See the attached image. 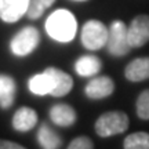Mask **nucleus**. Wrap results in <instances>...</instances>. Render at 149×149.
Returning a JSON list of instances; mask_svg holds the SVG:
<instances>
[{"instance_id": "obj_1", "label": "nucleus", "mask_w": 149, "mask_h": 149, "mask_svg": "<svg viewBox=\"0 0 149 149\" xmlns=\"http://www.w3.org/2000/svg\"><path fill=\"white\" fill-rule=\"evenodd\" d=\"M46 31L48 36L61 43H68L76 35L77 22L74 15L68 10H57L46 21Z\"/></svg>"}, {"instance_id": "obj_2", "label": "nucleus", "mask_w": 149, "mask_h": 149, "mask_svg": "<svg viewBox=\"0 0 149 149\" xmlns=\"http://www.w3.org/2000/svg\"><path fill=\"white\" fill-rule=\"evenodd\" d=\"M128 128V116L123 112H107L97 119L95 133L102 137H112L115 134H122Z\"/></svg>"}, {"instance_id": "obj_3", "label": "nucleus", "mask_w": 149, "mask_h": 149, "mask_svg": "<svg viewBox=\"0 0 149 149\" xmlns=\"http://www.w3.org/2000/svg\"><path fill=\"white\" fill-rule=\"evenodd\" d=\"M108 36H109V29L102 22L97 19H90L81 28L80 39L87 50L97 51L104 46H107Z\"/></svg>"}, {"instance_id": "obj_4", "label": "nucleus", "mask_w": 149, "mask_h": 149, "mask_svg": "<svg viewBox=\"0 0 149 149\" xmlns=\"http://www.w3.org/2000/svg\"><path fill=\"white\" fill-rule=\"evenodd\" d=\"M39 42H40V35H39V31L36 28L25 26L11 39L10 48L14 55L25 57L36 50L39 46Z\"/></svg>"}, {"instance_id": "obj_5", "label": "nucleus", "mask_w": 149, "mask_h": 149, "mask_svg": "<svg viewBox=\"0 0 149 149\" xmlns=\"http://www.w3.org/2000/svg\"><path fill=\"white\" fill-rule=\"evenodd\" d=\"M108 53L115 57H123L130 53V43L127 36V26L122 21H113L109 26V36L107 42Z\"/></svg>"}, {"instance_id": "obj_6", "label": "nucleus", "mask_w": 149, "mask_h": 149, "mask_svg": "<svg viewBox=\"0 0 149 149\" xmlns=\"http://www.w3.org/2000/svg\"><path fill=\"white\" fill-rule=\"evenodd\" d=\"M128 43L131 47H142L149 42V15L135 17L127 26Z\"/></svg>"}, {"instance_id": "obj_7", "label": "nucleus", "mask_w": 149, "mask_h": 149, "mask_svg": "<svg viewBox=\"0 0 149 149\" xmlns=\"http://www.w3.org/2000/svg\"><path fill=\"white\" fill-rule=\"evenodd\" d=\"M31 0H0L1 21L13 24L26 14Z\"/></svg>"}, {"instance_id": "obj_8", "label": "nucleus", "mask_w": 149, "mask_h": 149, "mask_svg": "<svg viewBox=\"0 0 149 149\" xmlns=\"http://www.w3.org/2000/svg\"><path fill=\"white\" fill-rule=\"evenodd\" d=\"M115 91V83L108 76H97L87 83L84 88L86 95L91 100H102Z\"/></svg>"}, {"instance_id": "obj_9", "label": "nucleus", "mask_w": 149, "mask_h": 149, "mask_svg": "<svg viewBox=\"0 0 149 149\" xmlns=\"http://www.w3.org/2000/svg\"><path fill=\"white\" fill-rule=\"evenodd\" d=\"M53 79V90L50 95L53 97H64L73 88V79L64 70L58 68H47Z\"/></svg>"}, {"instance_id": "obj_10", "label": "nucleus", "mask_w": 149, "mask_h": 149, "mask_svg": "<svg viewBox=\"0 0 149 149\" xmlns=\"http://www.w3.org/2000/svg\"><path fill=\"white\" fill-rule=\"evenodd\" d=\"M37 124V113L29 107H22L13 117V127L19 133H26Z\"/></svg>"}, {"instance_id": "obj_11", "label": "nucleus", "mask_w": 149, "mask_h": 149, "mask_svg": "<svg viewBox=\"0 0 149 149\" xmlns=\"http://www.w3.org/2000/svg\"><path fill=\"white\" fill-rule=\"evenodd\" d=\"M50 119L59 127H69L76 122V112L68 104H57L50 109Z\"/></svg>"}, {"instance_id": "obj_12", "label": "nucleus", "mask_w": 149, "mask_h": 149, "mask_svg": "<svg viewBox=\"0 0 149 149\" xmlns=\"http://www.w3.org/2000/svg\"><path fill=\"white\" fill-rule=\"evenodd\" d=\"M126 79L130 81H142L149 79V57L133 59L124 69Z\"/></svg>"}, {"instance_id": "obj_13", "label": "nucleus", "mask_w": 149, "mask_h": 149, "mask_svg": "<svg viewBox=\"0 0 149 149\" xmlns=\"http://www.w3.org/2000/svg\"><path fill=\"white\" fill-rule=\"evenodd\" d=\"M29 90L31 93L36 94V95H46V94H51L53 90V79L51 74L47 69L42 72V73L33 74L29 79Z\"/></svg>"}, {"instance_id": "obj_14", "label": "nucleus", "mask_w": 149, "mask_h": 149, "mask_svg": "<svg viewBox=\"0 0 149 149\" xmlns=\"http://www.w3.org/2000/svg\"><path fill=\"white\" fill-rule=\"evenodd\" d=\"M101 59L95 57V55H83L74 64V70L77 72V74L83 76V77L94 76L101 70Z\"/></svg>"}, {"instance_id": "obj_15", "label": "nucleus", "mask_w": 149, "mask_h": 149, "mask_svg": "<svg viewBox=\"0 0 149 149\" xmlns=\"http://www.w3.org/2000/svg\"><path fill=\"white\" fill-rule=\"evenodd\" d=\"M15 80L8 74H0V107L10 108L15 100Z\"/></svg>"}, {"instance_id": "obj_16", "label": "nucleus", "mask_w": 149, "mask_h": 149, "mask_svg": "<svg viewBox=\"0 0 149 149\" xmlns=\"http://www.w3.org/2000/svg\"><path fill=\"white\" fill-rule=\"evenodd\" d=\"M37 142L42 149H59L62 139L47 124H42L37 131Z\"/></svg>"}, {"instance_id": "obj_17", "label": "nucleus", "mask_w": 149, "mask_h": 149, "mask_svg": "<svg viewBox=\"0 0 149 149\" xmlns=\"http://www.w3.org/2000/svg\"><path fill=\"white\" fill-rule=\"evenodd\" d=\"M124 149H149V134L139 131L127 135L123 144Z\"/></svg>"}, {"instance_id": "obj_18", "label": "nucleus", "mask_w": 149, "mask_h": 149, "mask_svg": "<svg viewBox=\"0 0 149 149\" xmlns=\"http://www.w3.org/2000/svg\"><path fill=\"white\" fill-rule=\"evenodd\" d=\"M55 0H31L28 7L26 15L29 19H37L43 15V13L47 10L50 6H53Z\"/></svg>"}, {"instance_id": "obj_19", "label": "nucleus", "mask_w": 149, "mask_h": 149, "mask_svg": "<svg viewBox=\"0 0 149 149\" xmlns=\"http://www.w3.org/2000/svg\"><path fill=\"white\" fill-rule=\"evenodd\" d=\"M137 115L142 120H149V90L139 94L137 100Z\"/></svg>"}, {"instance_id": "obj_20", "label": "nucleus", "mask_w": 149, "mask_h": 149, "mask_svg": "<svg viewBox=\"0 0 149 149\" xmlns=\"http://www.w3.org/2000/svg\"><path fill=\"white\" fill-rule=\"evenodd\" d=\"M68 149H94V145L88 137H77L69 144Z\"/></svg>"}, {"instance_id": "obj_21", "label": "nucleus", "mask_w": 149, "mask_h": 149, "mask_svg": "<svg viewBox=\"0 0 149 149\" xmlns=\"http://www.w3.org/2000/svg\"><path fill=\"white\" fill-rule=\"evenodd\" d=\"M0 149H26V148L21 146L19 144L7 141V139H0Z\"/></svg>"}, {"instance_id": "obj_22", "label": "nucleus", "mask_w": 149, "mask_h": 149, "mask_svg": "<svg viewBox=\"0 0 149 149\" xmlns=\"http://www.w3.org/2000/svg\"><path fill=\"white\" fill-rule=\"evenodd\" d=\"M76 1H84V0H76Z\"/></svg>"}]
</instances>
